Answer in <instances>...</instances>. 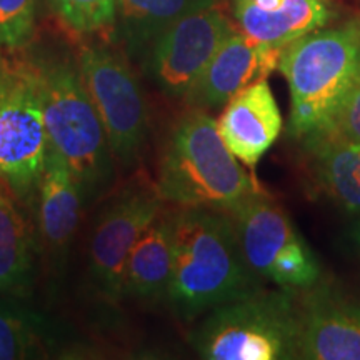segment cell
<instances>
[{"instance_id":"cell-1","label":"cell","mask_w":360,"mask_h":360,"mask_svg":"<svg viewBox=\"0 0 360 360\" xmlns=\"http://www.w3.org/2000/svg\"><path fill=\"white\" fill-rule=\"evenodd\" d=\"M262 289L247 264L232 215L205 207H177L172 281L167 304L191 322L220 305Z\"/></svg>"},{"instance_id":"cell-2","label":"cell","mask_w":360,"mask_h":360,"mask_svg":"<svg viewBox=\"0 0 360 360\" xmlns=\"http://www.w3.org/2000/svg\"><path fill=\"white\" fill-rule=\"evenodd\" d=\"M155 188L165 204L232 212L254 192V179L220 137L209 112L188 109L170 125L162 143Z\"/></svg>"},{"instance_id":"cell-12","label":"cell","mask_w":360,"mask_h":360,"mask_svg":"<svg viewBox=\"0 0 360 360\" xmlns=\"http://www.w3.org/2000/svg\"><path fill=\"white\" fill-rule=\"evenodd\" d=\"M281 53L236 29L215 52L184 103L205 112L222 109L238 92L278 69Z\"/></svg>"},{"instance_id":"cell-9","label":"cell","mask_w":360,"mask_h":360,"mask_svg":"<svg viewBox=\"0 0 360 360\" xmlns=\"http://www.w3.org/2000/svg\"><path fill=\"white\" fill-rule=\"evenodd\" d=\"M165 202L155 186L134 180L107 204L89 242V277L107 302L124 299V277L130 250Z\"/></svg>"},{"instance_id":"cell-23","label":"cell","mask_w":360,"mask_h":360,"mask_svg":"<svg viewBox=\"0 0 360 360\" xmlns=\"http://www.w3.org/2000/svg\"><path fill=\"white\" fill-rule=\"evenodd\" d=\"M315 135H332V137L360 143V70L340 101L326 130Z\"/></svg>"},{"instance_id":"cell-8","label":"cell","mask_w":360,"mask_h":360,"mask_svg":"<svg viewBox=\"0 0 360 360\" xmlns=\"http://www.w3.org/2000/svg\"><path fill=\"white\" fill-rule=\"evenodd\" d=\"M77 60L112 155L124 169L132 167L141 159L148 132L147 98L139 77L119 52L101 42L80 44Z\"/></svg>"},{"instance_id":"cell-17","label":"cell","mask_w":360,"mask_h":360,"mask_svg":"<svg viewBox=\"0 0 360 360\" xmlns=\"http://www.w3.org/2000/svg\"><path fill=\"white\" fill-rule=\"evenodd\" d=\"M210 6H215V0H117L114 32L127 56L142 64L160 35L175 22Z\"/></svg>"},{"instance_id":"cell-20","label":"cell","mask_w":360,"mask_h":360,"mask_svg":"<svg viewBox=\"0 0 360 360\" xmlns=\"http://www.w3.org/2000/svg\"><path fill=\"white\" fill-rule=\"evenodd\" d=\"M60 335L51 319L15 304L0 302V360L47 359Z\"/></svg>"},{"instance_id":"cell-5","label":"cell","mask_w":360,"mask_h":360,"mask_svg":"<svg viewBox=\"0 0 360 360\" xmlns=\"http://www.w3.org/2000/svg\"><path fill=\"white\" fill-rule=\"evenodd\" d=\"M300 310L295 292L260 289L209 310L191 342L207 360L299 359Z\"/></svg>"},{"instance_id":"cell-10","label":"cell","mask_w":360,"mask_h":360,"mask_svg":"<svg viewBox=\"0 0 360 360\" xmlns=\"http://www.w3.org/2000/svg\"><path fill=\"white\" fill-rule=\"evenodd\" d=\"M236 30L217 6L188 13L165 30L142 62L165 97L184 101L224 40Z\"/></svg>"},{"instance_id":"cell-15","label":"cell","mask_w":360,"mask_h":360,"mask_svg":"<svg viewBox=\"0 0 360 360\" xmlns=\"http://www.w3.org/2000/svg\"><path fill=\"white\" fill-rule=\"evenodd\" d=\"M232 11L240 32L277 51L330 20L322 0H232Z\"/></svg>"},{"instance_id":"cell-18","label":"cell","mask_w":360,"mask_h":360,"mask_svg":"<svg viewBox=\"0 0 360 360\" xmlns=\"http://www.w3.org/2000/svg\"><path fill=\"white\" fill-rule=\"evenodd\" d=\"M302 142L319 188L345 212L360 214V143L332 135H312Z\"/></svg>"},{"instance_id":"cell-3","label":"cell","mask_w":360,"mask_h":360,"mask_svg":"<svg viewBox=\"0 0 360 360\" xmlns=\"http://www.w3.org/2000/svg\"><path fill=\"white\" fill-rule=\"evenodd\" d=\"M30 53L39 70L49 142L74 172L85 202L94 200L110 187L115 159L77 57L53 49Z\"/></svg>"},{"instance_id":"cell-19","label":"cell","mask_w":360,"mask_h":360,"mask_svg":"<svg viewBox=\"0 0 360 360\" xmlns=\"http://www.w3.org/2000/svg\"><path fill=\"white\" fill-rule=\"evenodd\" d=\"M19 202L0 179V292L27 295L35 278L34 237Z\"/></svg>"},{"instance_id":"cell-22","label":"cell","mask_w":360,"mask_h":360,"mask_svg":"<svg viewBox=\"0 0 360 360\" xmlns=\"http://www.w3.org/2000/svg\"><path fill=\"white\" fill-rule=\"evenodd\" d=\"M39 0H0V45L25 49L32 44Z\"/></svg>"},{"instance_id":"cell-21","label":"cell","mask_w":360,"mask_h":360,"mask_svg":"<svg viewBox=\"0 0 360 360\" xmlns=\"http://www.w3.org/2000/svg\"><path fill=\"white\" fill-rule=\"evenodd\" d=\"M69 32L80 37L114 32L117 0H45Z\"/></svg>"},{"instance_id":"cell-7","label":"cell","mask_w":360,"mask_h":360,"mask_svg":"<svg viewBox=\"0 0 360 360\" xmlns=\"http://www.w3.org/2000/svg\"><path fill=\"white\" fill-rule=\"evenodd\" d=\"M242 252L250 269L283 290L304 292L321 278V265L297 232L289 214L262 191L232 212Z\"/></svg>"},{"instance_id":"cell-16","label":"cell","mask_w":360,"mask_h":360,"mask_svg":"<svg viewBox=\"0 0 360 360\" xmlns=\"http://www.w3.org/2000/svg\"><path fill=\"white\" fill-rule=\"evenodd\" d=\"M175 210L165 204L130 250L124 277V299L165 300L172 281Z\"/></svg>"},{"instance_id":"cell-24","label":"cell","mask_w":360,"mask_h":360,"mask_svg":"<svg viewBox=\"0 0 360 360\" xmlns=\"http://www.w3.org/2000/svg\"><path fill=\"white\" fill-rule=\"evenodd\" d=\"M355 233H357V242H359V245H360V222H359V227H357V232H355Z\"/></svg>"},{"instance_id":"cell-11","label":"cell","mask_w":360,"mask_h":360,"mask_svg":"<svg viewBox=\"0 0 360 360\" xmlns=\"http://www.w3.org/2000/svg\"><path fill=\"white\" fill-rule=\"evenodd\" d=\"M299 359L360 360V302L327 283L299 300Z\"/></svg>"},{"instance_id":"cell-4","label":"cell","mask_w":360,"mask_h":360,"mask_svg":"<svg viewBox=\"0 0 360 360\" xmlns=\"http://www.w3.org/2000/svg\"><path fill=\"white\" fill-rule=\"evenodd\" d=\"M278 70L290 90V134L304 141L322 132L360 70V22L294 40L282 51Z\"/></svg>"},{"instance_id":"cell-14","label":"cell","mask_w":360,"mask_h":360,"mask_svg":"<svg viewBox=\"0 0 360 360\" xmlns=\"http://www.w3.org/2000/svg\"><path fill=\"white\" fill-rule=\"evenodd\" d=\"M84 204L87 202L74 172L51 146L37 191V225L42 247L57 265L67 257Z\"/></svg>"},{"instance_id":"cell-13","label":"cell","mask_w":360,"mask_h":360,"mask_svg":"<svg viewBox=\"0 0 360 360\" xmlns=\"http://www.w3.org/2000/svg\"><path fill=\"white\" fill-rule=\"evenodd\" d=\"M217 127L229 150L247 167H255L282 130L281 110L267 79L238 92L224 107Z\"/></svg>"},{"instance_id":"cell-6","label":"cell","mask_w":360,"mask_h":360,"mask_svg":"<svg viewBox=\"0 0 360 360\" xmlns=\"http://www.w3.org/2000/svg\"><path fill=\"white\" fill-rule=\"evenodd\" d=\"M49 147L32 53L29 47L13 51L0 45V179L20 202L37 197Z\"/></svg>"}]
</instances>
